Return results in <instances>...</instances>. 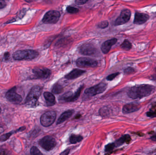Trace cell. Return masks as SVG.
Listing matches in <instances>:
<instances>
[{"label": "cell", "mask_w": 156, "mask_h": 155, "mask_svg": "<svg viewBox=\"0 0 156 155\" xmlns=\"http://www.w3.org/2000/svg\"><path fill=\"white\" fill-rule=\"evenodd\" d=\"M155 90L153 85L142 84L136 85L129 90L127 93L128 97L133 99H141L148 97L152 94Z\"/></svg>", "instance_id": "cell-1"}, {"label": "cell", "mask_w": 156, "mask_h": 155, "mask_svg": "<svg viewBox=\"0 0 156 155\" xmlns=\"http://www.w3.org/2000/svg\"><path fill=\"white\" fill-rule=\"evenodd\" d=\"M42 88L36 85L32 88L25 100V104L28 106L33 107L37 104L38 100L41 95Z\"/></svg>", "instance_id": "cell-2"}, {"label": "cell", "mask_w": 156, "mask_h": 155, "mask_svg": "<svg viewBox=\"0 0 156 155\" xmlns=\"http://www.w3.org/2000/svg\"><path fill=\"white\" fill-rule=\"evenodd\" d=\"M39 53L37 51L32 50L17 51L13 53V58L15 60L21 61L24 60H32L37 57Z\"/></svg>", "instance_id": "cell-3"}, {"label": "cell", "mask_w": 156, "mask_h": 155, "mask_svg": "<svg viewBox=\"0 0 156 155\" xmlns=\"http://www.w3.org/2000/svg\"><path fill=\"white\" fill-rule=\"evenodd\" d=\"M107 88V85L105 83H101L97 85L91 87L85 90L84 95L86 98L94 97L96 95L102 93L105 91Z\"/></svg>", "instance_id": "cell-4"}, {"label": "cell", "mask_w": 156, "mask_h": 155, "mask_svg": "<svg viewBox=\"0 0 156 155\" xmlns=\"http://www.w3.org/2000/svg\"><path fill=\"white\" fill-rule=\"evenodd\" d=\"M38 144L45 150L50 151L56 146L57 142L53 137L50 136H46L39 141Z\"/></svg>", "instance_id": "cell-5"}, {"label": "cell", "mask_w": 156, "mask_h": 155, "mask_svg": "<svg viewBox=\"0 0 156 155\" xmlns=\"http://www.w3.org/2000/svg\"><path fill=\"white\" fill-rule=\"evenodd\" d=\"M56 118V113L55 111H47L41 116L40 123L44 127H48L54 123Z\"/></svg>", "instance_id": "cell-6"}, {"label": "cell", "mask_w": 156, "mask_h": 155, "mask_svg": "<svg viewBox=\"0 0 156 155\" xmlns=\"http://www.w3.org/2000/svg\"><path fill=\"white\" fill-rule=\"evenodd\" d=\"M60 17L59 12L56 11H50L43 17L42 22L45 24H55L58 22Z\"/></svg>", "instance_id": "cell-7"}, {"label": "cell", "mask_w": 156, "mask_h": 155, "mask_svg": "<svg viewBox=\"0 0 156 155\" xmlns=\"http://www.w3.org/2000/svg\"><path fill=\"white\" fill-rule=\"evenodd\" d=\"M6 98L10 103L14 104H18L22 101V97L17 93L16 87L12 88L8 90L6 94Z\"/></svg>", "instance_id": "cell-8"}, {"label": "cell", "mask_w": 156, "mask_h": 155, "mask_svg": "<svg viewBox=\"0 0 156 155\" xmlns=\"http://www.w3.org/2000/svg\"><path fill=\"white\" fill-rule=\"evenodd\" d=\"M34 79H43L49 77L51 72L49 69L43 67H36L32 70Z\"/></svg>", "instance_id": "cell-9"}, {"label": "cell", "mask_w": 156, "mask_h": 155, "mask_svg": "<svg viewBox=\"0 0 156 155\" xmlns=\"http://www.w3.org/2000/svg\"><path fill=\"white\" fill-rule=\"evenodd\" d=\"M83 88H84V86L81 85L76 90V92L74 93H73L71 92L66 93L60 98V100L63 101L64 102H67V103L74 102L80 96L81 91Z\"/></svg>", "instance_id": "cell-10"}, {"label": "cell", "mask_w": 156, "mask_h": 155, "mask_svg": "<svg viewBox=\"0 0 156 155\" xmlns=\"http://www.w3.org/2000/svg\"><path fill=\"white\" fill-rule=\"evenodd\" d=\"M97 61L89 58H79L76 62V65L79 67H95L97 66Z\"/></svg>", "instance_id": "cell-11"}, {"label": "cell", "mask_w": 156, "mask_h": 155, "mask_svg": "<svg viewBox=\"0 0 156 155\" xmlns=\"http://www.w3.org/2000/svg\"><path fill=\"white\" fill-rule=\"evenodd\" d=\"M131 17V12L129 9L122 10L120 16L116 19L115 22V26L123 25L129 22Z\"/></svg>", "instance_id": "cell-12"}, {"label": "cell", "mask_w": 156, "mask_h": 155, "mask_svg": "<svg viewBox=\"0 0 156 155\" xmlns=\"http://www.w3.org/2000/svg\"><path fill=\"white\" fill-rule=\"evenodd\" d=\"M96 50L93 44L86 43L83 44L79 48V52L84 55H94L96 53Z\"/></svg>", "instance_id": "cell-13"}, {"label": "cell", "mask_w": 156, "mask_h": 155, "mask_svg": "<svg viewBox=\"0 0 156 155\" xmlns=\"http://www.w3.org/2000/svg\"><path fill=\"white\" fill-rule=\"evenodd\" d=\"M149 19V16L144 13L136 12L134 17V24L136 25H142L146 22Z\"/></svg>", "instance_id": "cell-14"}, {"label": "cell", "mask_w": 156, "mask_h": 155, "mask_svg": "<svg viewBox=\"0 0 156 155\" xmlns=\"http://www.w3.org/2000/svg\"><path fill=\"white\" fill-rule=\"evenodd\" d=\"M141 108V106L138 104L129 103L123 106L122 112L123 113L129 114L136 112Z\"/></svg>", "instance_id": "cell-15"}, {"label": "cell", "mask_w": 156, "mask_h": 155, "mask_svg": "<svg viewBox=\"0 0 156 155\" xmlns=\"http://www.w3.org/2000/svg\"><path fill=\"white\" fill-rule=\"evenodd\" d=\"M117 39L113 38L110 40H107L104 42L101 47V51L104 54H107L111 49V47L117 42Z\"/></svg>", "instance_id": "cell-16"}, {"label": "cell", "mask_w": 156, "mask_h": 155, "mask_svg": "<svg viewBox=\"0 0 156 155\" xmlns=\"http://www.w3.org/2000/svg\"><path fill=\"white\" fill-rule=\"evenodd\" d=\"M85 72V71L84 70L75 69L74 70H72L69 73L66 75L65 76V78L68 80L74 79L80 77Z\"/></svg>", "instance_id": "cell-17"}, {"label": "cell", "mask_w": 156, "mask_h": 155, "mask_svg": "<svg viewBox=\"0 0 156 155\" xmlns=\"http://www.w3.org/2000/svg\"><path fill=\"white\" fill-rule=\"evenodd\" d=\"M74 113V111L73 110H69L66 111L65 112L63 113L57 120V125L60 124L66 121L68 119L72 116Z\"/></svg>", "instance_id": "cell-18"}, {"label": "cell", "mask_w": 156, "mask_h": 155, "mask_svg": "<svg viewBox=\"0 0 156 155\" xmlns=\"http://www.w3.org/2000/svg\"><path fill=\"white\" fill-rule=\"evenodd\" d=\"M43 95L48 106H53L56 104L55 97L53 94L49 92H45Z\"/></svg>", "instance_id": "cell-19"}, {"label": "cell", "mask_w": 156, "mask_h": 155, "mask_svg": "<svg viewBox=\"0 0 156 155\" xmlns=\"http://www.w3.org/2000/svg\"><path fill=\"white\" fill-rule=\"evenodd\" d=\"M26 127L25 126H22V127H20V128L18 129L16 131H12L11 132H9L8 133H6V134H5L3 135L0 137V141L3 142V141H6L7 140L10 138V136H11L14 132L17 133V132H19V131H24Z\"/></svg>", "instance_id": "cell-20"}, {"label": "cell", "mask_w": 156, "mask_h": 155, "mask_svg": "<svg viewBox=\"0 0 156 155\" xmlns=\"http://www.w3.org/2000/svg\"><path fill=\"white\" fill-rule=\"evenodd\" d=\"M111 113V109L108 106H103L100 109L99 113L101 116L106 117L110 115Z\"/></svg>", "instance_id": "cell-21"}, {"label": "cell", "mask_w": 156, "mask_h": 155, "mask_svg": "<svg viewBox=\"0 0 156 155\" xmlns=\"http://www.w3.org/2000/svg\"><path fill=\"white\" fill-rule=\"evenodd\" d=\"M130 136L129 135H125L123 136H121V138L118 139L115 142V144L116 147H118V146H121L124 144V143H125L126 141L130 139Z\"/></svg>", "instance_id": "cell-22"}, {"label": "cell", "mask_w": 156, "mask_h": 155, "mask_svg": "<svg viewBox=\"0 0 156 155\" xmlns=\"http://www.w3.org/2000/svg\"><path fill=\"white\" fill-rule=\"evenodd\" d=\"M83 139V136H81L73 134L70 136L69 141L71 144H76L78 142L82 141Z\"/></svg>", "instance_id": "cell-23"}, {"label": "cell", "mask_w": 156, "mask_h": 155, "mask_svg": "<svg viewBox=\"0 0 156 155\" xmlns=\"http://www.w3.org/2000/svg\"><path fill=\"white\" fill-rule=\"evenodd\" d=\"M120 47L123 50L128 51L132 48V44L128 40H125L121 45Z\"/></svg>", "instance_id": "cell-24"}, {"label": "cell", "mask_w": 156, "mask_h": 155, "mask_svg": "<svg viewBox=\"0 0 156 155\" xmlns=\"http://www.w3.org/2000/svg\"><path fill=\"white\" fill-rule=\"evenodd\" d=\"M63 91V88L59 84H55L52 89V92L55 94L61 93Z\"/></svg>", "instance_id": "cell-25"}, {"label": "cell", "mask_w": 156, "mask_h": 155, "mask_svg": "<svg viewBox=\"0 0 156 155\" xmlns=\"http://www.w3.org/2000/svg\"><path fill=\"white\" fill-rule=\"evenodd\" d=\"M31 155H43L36 146H33L30 150Z\"/></svg>", "instance_id": "cell-26"}, {"label": "cell", "mask_w": 156, "mask_h": 155, "mask_svg": "<svg viewBox=\"0 0 156 155\" xmlns=\"http://www.w3.org/2000/svg\"><path fill=\"white\" fill-rule=\"evenodd\" d=\"M116 146L115 143H109L105 146V152H110L112 151L114 148H115Z\"/></svg>", "instance_id": "cell-27"}, {"label": "cell", "mask_w": 156, "mask_h": 155, "mask_svg": "<svg viewBox=\"0 0 156 155\" xmlns=\"http://www.w3.org/2000/svg\"><path fill=\"white\" fill-rule=\"evenodd\" d=\"M67 11L69 13L71 14H75L79 12V9L71 6H68L67 7Z\"/></svg>", "instance_id": "cell-28"}, {"label": "cell", "mask_w": 156, "mask_h": 155, "mask_svg": "<svg viewBox=\"0 0 156 155\" xmlns=\"http://www.w3.org/2000/svg\"><path fill=\"white\" fill-rule=\"evenodd\" d=\"M108 25H109V22L108 21H104L100 22L98 24V27L101 29H105L108 27Z\"/></svg>", "instance_id": "cell-29"}, {"label": "cell", "mask_w": 156, "mask_h": 155, "mask_svg": "<svg viewBox=\"0 0 156 155\" xmlns=\"http://www.w3.org/2000/svg\"><path fill=\"white\" fill-rule=\"evenodd\" d=\"M136 72L135 69L131 67H128L124 70V73L126 74L130 75L133 74Z\"/></svg>", "instance_id": "cell-30"}, {"label": "cell", "mask_w": 156, "mask_h": 155, "mask_svg": "<svg viewBox=\"0 0 156 155\" xmlns=\"http://www.w3.org/2000/svg\"><path fill=\"white\" fill-rule=\"evenodd\" d=\"M120 74V73L116 72L115 73L112 74L110 75L108 77H107V79L108 81H112L117 76H118Z\"/></svg>", "instance_id": "cell-31"}, {"label": "cell", "mask_w": 156, "mask_h": 155, "mask_svg": "<svg viewBox=\"0 0 156 155\" xmlns=\"http://www.w3.org/2000/svg\"><path fill=\"white\" fill-rule=\"evenodd\" d=\"M146 115L147 117L153 118L156 117V113L153 111H149L146 113Z\"/></svg>", "instance_id": "cell-32"}, {"label": "cell", "mask_w": 156, "mask_h": 155, "mask_svg": "<svg viewBox=\"0 0 156 155\" xmlns=\"http://www.w3.org/2000/svg\"><path fill=\"white\" fill-rule=\"evenodd\" d=\"M88 1H85V0H77L75 2L77 5H81L85 4V3H86Z\"/></svg>", "instance_id": "cell-33"}, {"label": "cell", "mask_w": 156, "mask_h": 155, "mask_svg": "<svg viewBox=\"0 0 156 155\" xmlns=\"http://www.w3.org/2000/svg\"><path fill=\"white\" fill-rule=\"evenodd\" d=\"M6 6V2L4 1H0V9L4 8Z\"/></svg>", "instance_id": "cell-34"}, {"label": "cell", "mask_w": 156, "mask_h": 155, "mask_svg": "<svg viewBox=\"0 0 156 155\" xmlns=\"http://www.w3.org/2000/svg\"><path fill=\"white\" fill-rule=\"evenodd\" d=\"M10 57V54L8 52L5 53L4 55V58L5 60H8Z\"/></svg>", "instance_id": "cell-35"}, {"label": "cell", "mask_w": 156, "mask_h": 155, "mask_svg": "<svg viewBox=\"0 0 156 155\" xmlns=\"http://www.w3.org/2000/svg\"><path fill=\"white\" fill-rule=\"evenodd\" d=\"M69 152H70V150L68 149L64 151L63 152H62L59 155H68Z\"/></svg>", "instance_id": "cell-36"}, {"label": "cell", "mask_w": 156, "mask_h": 155, "mask_svg": "<svg viewBox=\"0 0 156 155\" xmlns=\"http://www.w3.org/2000/svg\"><path fill=\"white\" fill-rule=\"evenodd\" d=\"M0 155H7V153L4 149H0Z\"/></svg>", "instance_id": "cell-37"}, {"label": "cell", "mask_w": 156, "mask_h": 155, "mask_svg": "<svg viewBox=\"0 0 156 155\" xmlns=\"http://www.w3.org/2000/svg\"><path fill=\"white\" fill-rule=\"evenodd\" d=\"M150 139L152 140L153 141H156V135L152 136H151V138H150Z\"/></svg>", "instance_id": "cell-38"}, {"label": "cell", "mask_w": 156, "mask_h": 155, "mask_svg": "<svg viewBox=\"0 0 156 155\" xmlns=\"http://www.w3.org/2000/svg\"><path fill=\"white\" fill-rule=\"evenodd\" d=\"M4 131V129L2 127H0V133H2Z\"/></svg>", "instance_id": "cell-39"}, {"label": "cell", "mask_w": 156, "mask_h": 155, "mask_svg": "<svg viewBox=\"0 0 156 155\" xmlns=\"http://www.w3.org/2000/svg\"><path fill=\"white\" fill-rule=\"evenodd\" d=\"M1 108H0V113H1Z\"/></svg>", "instance_id": "cell-40"}, {"label": "cell", "mask_w": 156, "mask_h": 155, "mask_svg": "<svg viewBox=\"0 0 156 155\" xmlns=\"http://www.w3.org/2000/svg\"></svg>", "instance_id": "cell-41"}]
</instances>
